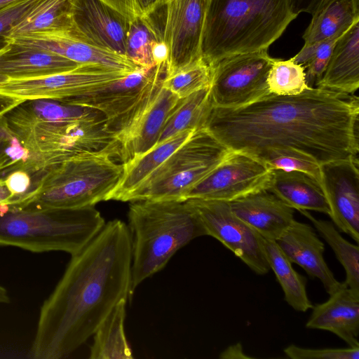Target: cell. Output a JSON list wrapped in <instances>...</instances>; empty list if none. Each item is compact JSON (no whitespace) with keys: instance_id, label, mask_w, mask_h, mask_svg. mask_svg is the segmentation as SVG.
I'll list each match as a JSON object with an SVG mask.
<instances>
[{"instance_id":"obj_38","label":"cell","mask_w":359,"mask_h":359,"mask_svg":"<svg viewBox=\"0 0 359 359\" xmlns=\"http://www.w3.org/2000/svg\"><path fill=\"white\" fill-rule=\"evenodd\" d=\"M29 152L9 127L5 115L0 116V171L25 163Z\"/></svg>"},{"instance_id":"obj_6","label":"cell","mask_w":359,"mask_h":359,"mask_svg":"<svg viewBox=\"0 0 359 359\" xmlns=\"http://www.w3.org/2000/svg\"><path fill=\"white\" fill-rule=\"evenodd\" d=\"M104 219L94 207L32 208L0 205V245L34 252L63 251L74 255L103 228Z\"/></svg>"},{"instance_id":"obj_2","label":"cell","mask_w":359,"mask_h":359,"mask_svg":"<svg viewBox=\"0 0 359 359\" xmlns=\"http://www.w3.org/2000/svg\"><path fill=\"white\" fill-rule=\"evenodd\" d=\"M131 236L115 219L70 262L43 302L31 347L38 359L66 358L93 335L114 307L131 298Z\"/></svg>"},{"instance_id":"obj_18","label":"cell","mask_w":359,"mask_h":359,"mask_svg":"<svg viewBox=\"0 0 359 359\" xmlns=\"http://www.w3.org/2000/svg\"><path fill=\"white\" fill-rule=\"evenodd\" d=\"M275 241L292 263L319 279L329 295L342 285L327 266L323 257L324 243L311 225L294 219Z\"/></svg>"},{"instance_id":"obj_9","label":"cell","mask_w":359,"mask_h":359,"mask_svg":"<svg viewBox=\"0 0 359 359\" xmlns=\"http://www.w3.org/2000/svg\"><path fill=\"white\" fill-rule=\"evenodd\" d=\"M165 74L166 63L138 67L114 82L61 101L101 111L107 128L118 141L151 104L162 86Z\"/></svg>"},{"instance_id":"obj_16","label":"cell","mask_w":359,"mask_h":359,"mask_svg":"<svg viewBox=\"0 0 359 359\" xmlns=\"http://www.w3.org/2000/svg\"><path fill=\"white\" fill-rule=\"evenodd\" d=\"M128 27L123 16L100 0H71L69 29L88 43L126 56Z\"/></svg>"},{"instance_id":"obj_22","label":"cell","mask_w":359,"mask_h":359,"mask_svg":"<svg viewBox=\"0 0 359 359\" xmlns=\"http://www.w3.org/2000/svg\"><path fill=\"white\" fill-rule=\"evenodd\" d=\"M53 53L4 41L0 46V74L9 79L39 78L72 70L79 66Z\"/></svg>"},{"instance_id":"obj_24","label":"cell","mask_w":359,"mask_h":359,"mask_svg":"<svg viewBox=\"0 0 359 359\" xmlns=\"http://www.w3.org/2000/svg\"><path fill=\"white\" fill-rule=\"evenodd\" d=\"M194 131V130H184L156 144L140 157L122 163L123 165L122 176L118 185L109 195L107 201L130 202L133 196L149 177Z\"/></svg>"},{"instance_id":"obj_36","label":"cell","mask_w":359,"mask_h":359,"mask_svg":"<svg viewBox=\"0 0 359 359\" xmlns=\"http://www.w3.org/2000/svg\"><path fill=\"white\" fill-rule=\"evenodd\" d=\"M257 158L272 170L298 171L311 176L319 184L320 182V165L313 158L299 151L273 149L262 153Z\"/></svg>"},{"instance_id":"obj_20","label":"cell","mask_w":359,"mask_h":359,"mask_svg":"<svg viewBox=\"0 0 359 359\" xmlns=\"http://www.w3.org/2000/svg\"><path fill=\"white\" fill-rule=\"evenodd\" d=\"M232 212L264 238L276 241L290 226L294 209L266 189L229 203Z\"/></svg>"},{"instance_id":"obj_10","label":"cell","mask_w":359,"mask_h":359,"mask_svg":"<svg viewBox=\"0 0 359 359\" xmlns=\"http://www.w3.org/2000/svg\"><path fill=\"white\" fill-rule=\"evenodd\" d=\"M267 50L227 56L210 66L213 107L237 108L270 94L266 79L275 58Z\"/></svg>"},{"instance_id":"obj_42","label":"cell","mask_w":359,"mask_h":359,"mask_svg":"<svg viewBox=\"0 0 359 359\" xmlns=\"http://www.w3.org/2000/svg\"><path fill=\"white\" fill-rule=\"evenodd\" d=\"M330 0H290L292 11L299 15L301 13L314 14Z\"/></svg>"},{"instance_id":"obj_25","label":"cell","mask_w":359,"mask_h":359,"mask_svg":"<svg viewBox=\"0 0 359 359\" xmlns=\"http://www.w3.org/2000/svg\"><path fill=\"white\" fill-rule=\"evenodd\" d=\"M266 190L293 209L330 215L329 205L321 185L305 173L273 170Z\"/></svg>"},{"instance_id":"obj_30","label":"cell","mask_w":359,"mask_h":359,"mask_svg":"<svg viewBox=\"0 0 359 359\" xmlns=\"http://www.w3.org/2000/svg\"><path fill=\"white\" fill-rule=\"evenodd\" d=\"M210 86L181 100L168 118L157 144L184 130L203 128L212 106Z\"/></svg>"},{"instance_id":"obj_44","label":"cell","mask_w":359,"mask_h":359,"mask_svg":"<svg viewBox=\"0 0 359 359\" xmlns=\"http://www.w3.org/2000/svg\"><path fill=\"white\" fill-rule=\"evenodd\" d=\"M222 359H248L252 358L245 353L243 346L241 343H236L228 346L219 355Z\"/></svg>"},{"instance_id":"obj_40","label":"cell","mask_w":359,"mask_h":359,"mask_svg":"<svg viewBox=\"0 0 359 359\" xmlns=\"http://www.w3.org/2000/svg\"><path fill=\"white\" fill-rule=\"evenodd\" d=\"M291 359H358L359 347L310 348L290 344L283 349Z\"/></svg>"},{"instance_id":"obj_4","label":"cell","mask_w":359,"mask_h":359,"mask_svg":"<svg viewBox=\"0 0 359 359\" xmlns=\"http://www.w3.org/2000/svg\"><path fill=\"white\" fill-rule=\"evenodd\" d=\"M297 16L290 0H211L202 57L211 66L227 56L268 50Z\"/></svg>"},{"instance_id":"obj_12","label":"cell","mask_w":359,"mask_h":359,"mask_svg":"<svg viewBox=\"0 0 359 359\" xmlns=\"http://www.w3.org/2000/svg\"><path fill=\"white\" fill-rule=\"evenodd\" d=\"M272 171L258 158L231 150L217 167L191 188L185 201L200 198L229 203L267 189Z\"/></svg>"},{"instance_id":"obj_28","label":"cell","mask_w":359,"mask_h":359,"mask_svg":"<svg viewBox=\"0 0 359 359\" xmlns=\"http://www.w3.org/2000/svg\"><path fill=\"white\" fill-rule=\"evenodd\" d=\"M359 19L351 0H330L316 13L304 31V45L339 38Z\"/></svg>"},{"instance_id":"obj_14","label":"cell","mask_w":359,"mask_h":359,"mask_svg":"<svg viewBox=\"0 0 359 359\" xmlns=\"http://www.w3.org/2000/svg\"><path fill=\"white\" fill-rule=\"evenodd\" d=\"M211 0H169L165 7L163 39L168 48L165 76L202 57L208 11Z\"/></svg>"},{"instance_id":"obj_21","label":"cell","mask_w":359,"mask_h":359,"mask_svg":"<svg viewBox=\"0 0 359 359\" xmlns=\"http://www.w3.org/2000/svg\"><path fill=\"white\" fill-rule=\"evenodd\" d=\"M306 327L332 332L348 346L359 347V292L343 282L326 302L313 306Z\"/></svg>"},{"instance_id":"obj_33","label":"cell","mask_w":359,"mask_h":359,"mask_svg":"<svg viewBox=\"0 0 359 359\" xmlns=\"http://www.w3.org/2000/svg\"><path fill=\"white\" fill-rule=\"evenodd\" d=\"M151 15L141 17L128 22L126 56L138 67L156 66L151 53V43L161 41L163 32Z\"/></svg>"},{"instance_id":"obj_19","label":"cell","mask_w":359,"mask_h":359,"mask_svg":"<svg viewBox=\"0 0 359 359\" xmlns=\"http://www.w3.org/2000/svg\"><path fill=\"white\" fill-rule=\"evenodd\" d=\"M181 100L161 86L141 116L119 137L121 163L140 157L157 144L168 118Z\"/></svg>"},{"instance_id":"obj_23","label":"cell","mask_w":359,"mask_h":359,"mask_svg":"<svg viewBox=\"0 0 359 359\" xmlns=\"http://www.w3.org/2000/svg\"><path fill=\"white\" fill-rule=\"evenodd\" d=\"M316 86L347 95L358 89L359 19L337 39L327 66Z\"/></svg>"},{"instance_id":"obj_1","label":"cell","mask_w":359,"mask_h":359,"mask_svg":"<svg viewBox=\"0 0 359 359\" xmlns=\"http://www.w3.org/2000/svg\"><path fill=\"white\" fill-rule=\"evenodd\" d=\"M357 96L320 88L296 95L267 96L237 108L212 106L203 128L230 150L255 157L291 149L319 165L358 156Z\"/></svg>"},{"instance_id":"obj_46","label":"cell","mask_w":359,"mask_h":359,"mask_svg":"<svg viewBox=\"0 0 359 359\" xmlns=\"http://www.w3.org/2000/svg\"><path fill=\"white\" fill-rule=\"evenodd\" d=\"M13 198V195L6 185L4 179L0 178V205L8 204Z\"/></svg>"},{"instance_id":"obj_8","label":"cell","mask_w":359,"mask_h":359,"mask_svg":"<svg viewBox=\"0 0 359 359\" xmlns=\"http://www.w3.org/2000/svg\"><path fill=\"white\" fill-rule=\"evenodd\" d=\"M230 151L206 128L195 130L149 177L130 202L185 201L191 188Z\"/></svg>"},{"instance_id":"obj_3","label":"cell","mask_w":359,"mask_h":359,"mask_svg":"<svg viewBox=\"0 0 359 359\" xmlns=\"http://www.w3.org/2000/svg\"><path fill=\"white\" fill-rule=\"evenodd\" d=\"M131 236L130 296L144 280L162 270L192 240L208 236L203 223L187 201H136L129 206Z\"/></svg>"},{"instance_id":"obj_31","label":"cell","mask_w":359,"mask_h":359,"mask_svg":"<svg viewBox=\"0 0 359 359\" xmlns=\"http://www.w3.org/2000/svg\"><path fill=\"white\" fill-rule=\"evenodd\" d=\"M71 0H39L18 23L2 37L25 33L69 28Z\"/></svg>"},{"instance_id":"obj_48","label":"cell","mask_w":359,"mask_h":359,"mask_svg":"<svg viewBox=\"0 0 359 359\" xmlns=\"http://www.w3.org/2000/svg\"><path fill=\"white\" fill-rule=\"evenodd\" d=\"M16 0H0V8H3L4 6L15 1Z\"/></svg>"},{"instance_id":"obj_39","label":"cell","mask_w":359,"mask_h":359,"mask_svg":"<svg viewBox=\"0 0 359 359\" xmlns=\"http://www.w3.org/2000/svg\"><path fill=\"white\" fill-rule=\"evenodd\" d=\"M123 16L126 21L154 14L169 0H100Z\"/></svg>"},{"instance_id":"obj_47","label":"cell","mask_w":359,"mask_h":359,"mask_svg":"<svg viewBox=\"0 0 359 359\" xmlns=\"http://www.w3.org/2000/svg\"><path fill=\"white\" fill-rule=\"evenodd\" d=\"M9 302L10 298L7 290L0 285V303H8Z\"/></svg>"},{"instance_id":"obj_35","label":"cell","mask_w":359,"mask_h":359,"mask_svg":"<svg viewBox=\"0 0 359 359\" xmlns=\"http://www.w3.org/2000/svg\"><path fill=\"white\" fill-rule=\"evenodd\" d=\"M211 67L203 57L176 73L165 76L162 86L183 99L210 86Z\"/></svg>"},{"instance_id":"obj_11","label":"cell","mask_w":359,"mask_h":359,"mask_svg":"<svg viewBox=\"0 0 359 359\" xmlns=\"http://www.w3.org/2000/svg\"><path fill=\"white\" fill-rule=\"evenodd\" d=\"M186 201L199 215L208 236L218 240L257 275L271 270L264 238L238 218L229 203L200 198Z\"/></svg>"},{"instance_id":"obj_26","label":"cell","mask_w":359,"mask_h":359,"mask_svg":"<svg viewBox=\"0 0 359 359\" xmlns=\"http://www.w3.org/2000/svg\"><path fill=\"white\" fill-rule=\"evenodd\" d=\"M4 115L9 125L77 121L104 116L93 108L50 98L23 100Z\"/></svg>"},{"instance_id":"obj_15","label":"cell","mask_w":359,"mask_h":359,"mask_svg":"<svg viewBox=\"0 0 359 359\" xmlns=\"http://www.w3.org/2000/svg\"><path fill=\"white\" fill-rule=\"evenodd\" d=\"M359 163L358 156L320 165V185L332 222L359 242Z\"/></svg>"},{"instance_id":"obj_37","label":"cell","mask_w":359,"mask_h":359,"mask_svg":"<svg viewBox=\"0 0 359 359\" xmlns=\"http://www.w3.org/2000/svg\"><path fill=\"white\" fill-rule=\"evenodd\" d=\"M338 39L304 45L299 52L291 58L304 67L308 86L313 88L322 77Z\"/></svg>"},{"instance_id":"obj_29","label":"cell","mask_w":359,"mask_h":359,"mask_svg":"<svg viewBox=\"0 0 359 359\" xmlns=\"http://www.w3.org/2000/svg\"><path fill=\"white\" fill-rule=\"evenodd\" d=\"M268 263L284 293L285 302L295 311L305 312L313 305L306 292V279L292 267V262L275 241L264 238Z\"/></svg>"},{"instance_id":"obj_45","label":"cell","mask_w":359,"mask_h":359,"mask_svg":"<svg viewBox=\"0 0 359 359\" xmlns=\"http://www.w3.org/2000/svg\"><path fill=\"white\" fill-rule=\"evenodd\" d=\"M22 100H20L12 96L0 93V116L7 113Z\"/></svg>"},{"instance_id":"obj_13","label":"cell","mask_w":359,"mask_h":359,"mask_svg":"<svg viewBox=\"0 0 359 359\" xmlns=\"http://www.w3.org/2000/svg\"><path fill=\"white\" fill-rule=\"evenodd\" d=\"M128 74L97 64H80L72 70L39 78L9 79L0 86V93L20 100H65L88 93Z\"/></svg>"},{"instance_id":"obj_41","label":"cell","mask_w":359,"mask_h":359,"mask_svg":"<svg viewBox=\"0 0 359 359\" xmlns=\"http://www.w3.org/2000/svg\"><path fill=\"white\" fill-rule=\"evenodd\" d=\"M39 0H16L0 8V38L34 6ZM3 40V39H2Z\"/></svg>"},{"instance_id":"obj_5","label":"cell","mask_w":359,"mask_h":359,"mask_svg":"<svg viewBox=\"0 0 359 359\" xmlns=\"http://www.w3.org/2000/svg\"><path fill=\"white\" fill-rule=\"evenodd\" d=\"M123 165L107 151L88 152L34 172V188L9 205L32 208H81L107 198L118 185Z\"/></svg>"},{"instance_id":"obj_34","label":"cell","mask_w":359,"mask_h":359,"mask_svg":"<svg viewBox=\"0 0 359 359\" xmlns=\"http://www.w3.org/2000/svg\"><path fill=\"white\" fill-rule=\"evenodd\" d=\"M266 83L270 93L277 95H296L309 89L304 67L290 58H275L269 71Z\"/></svg>"},{"instance_id":"obj_49","label":"cell","mask_w":359,"mask_h":359,"mask_svg":"<svg viewBox=\"0 0 359 359\" xmlns=\"http://www.w3.org/2000/svg\"><path fill=\"white\" fill-rule=\"evenodd\" d=\"M8 80L9 79L7 76L0 74V86Z\"/></svg>"},{"instance_id":"obj_32","label":"cell","mask_w":359,"mask_h":359,"mask_svg":"<svg viewBox=\"0 0 359 359\" xmlns=\"http://www.w3.org/2000/svg\"><path fill=\"white\" fill-rule=\"evenodd\" d=\"M313 224L320 237L330 246L346 273L345 283L359 292V248L346 241L334 224L314 217L308 210H299Z\"/></svg>"},{"instance_id":"obj_17","label":"cell","mask_w":359,"mask_h":359,"mask_svg":"<svg viewBox=\"0 0 359 359\" xmlns=\"http://www.w3.org/2000/svg\"><path fill=\"white\" fill-rule=\"evenodd\" d=\"M6 41L41 48L78 64H97L126 73L138 68L126 55L88 43L76 37L69 29L25 33Z\"/></svg>"},{"instance_id":"obj_7","label":"cell","mask_w":359,"mask_h":359,"mask_svg":"<svg viewBox=\"0 0 359 359\" xmlns=\"http://www.w3.org/2000/svg\"><path fill=\"white\" fill-rule=\"evenodd\" d=\"M9 127L29 152L20 166L30 173L88 152L107 151L118 158L119 145L104 116Z\"/></svg>"},{"instance_id":"obj_43","label":"cell","mask_w":359,"mask_h":359,"mask_svg":"<svg viewBox=\"0 0 359 359\" xmlns=\"http://www.w3.org/2000/svg\"><path fill=\"white\" fill-rule=\"evenodd\" d=\"M151 53L155 65L166 63L169 51L163 40L152 41L151 43Z\"/></svg>"},{"instance_id":"obj_27","label":"cell","mask_w":359,"mask_h":359,"mask_svg":"<svg viewBox=\"0 0 359 359\" xmlns=\"http://www.w3.org/2000/svg\"><path fill=\"white\" fill-rule=\"evenodd\" d=\"M126 299H121L93 334L90 359H132L133 351L124 329Z\"/></svg>"}]
</instances>
